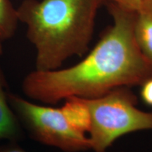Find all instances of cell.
I'll return each mask as SVG.
<instances>
[{"label": "cell", "instance_id": "1", "mask_svg": "<svg viewBox=\"0 0 152 152\" xmlns=\"http://www.w3.org/2000/svg\"><path fill=\"white\" fill-rule=\"evenodd\" d=\"M109 11L113 25L84 59L66 68L28 73L21 85L26 96L55 104L71 96L96 98L152 78V61L139 49L134 35L137 12L113 3Z\"/></svg>", "mask_w": 152, "mask_h": 152}, {"label": "cell", "instance_id": "2", "mask_svg": "<svg viewBox=\"0 0 152 152\" xmlns=\"http://www.w3.org/2000/svg\"><path fill=\"white\" fill-rule=\"evenodd\" d=\"M104 0H23L16 9L19 22L36 49L35 70L60 68L87 52L97 11Z\"/></svg>", "mask_w": 152, "mask_h": 152}, {"label": "cell", "instance_id": "3", "mask_svg": "<svg viewBox=\"0 0 152 152\" xmlns=\"http://www.w3.org/2000/svg\"><path fill=\"white\" fill-rule=\"evenodd\" d=\"M91 115L90 150L106 152L115 140L134 132L152 130V112L137 107L130 87H120L93 99H85Z\"/></svg>", "mask_w": 152, "mask_h": 152}, {"label": "cell", "instance_id": "4", "mask_svg": "<svg viewBox=\"0 0 152 152\" xmlns=\"http://www.w3.org/2000/svg\"><path fill=\"white\" fill-rule=\"evenodd\" d=\"M8 101L18 121L36 141L65 152L90 149L88 136L72 128L61 108L32 103L13 93H8Z\"/></svg>", "mask_w": 152, "mask_h": 152}, {"label": "cell", "instance_id": "5", "mask_svg": "<svg viewBox=\"0 0 152 152\" xmlns=\"http://www.w3.org/2000/svg\"><path fill=\"white\" fill-rule=\"evenodd\" d=\"M7 79L0 67V140L15 142L21 137L20 123L8 101Z\"/></svg>", "mask_w": 152, "mask_h": 152}, {"label": "cell", "instance_id": "6", "mask_svg": "<svg viewBox=\"0 0 152 152\" xmlns=\"http://www.w3.org/2000/svg\"><path fill=\"white\" fill-rule=\"evenodd\" d=\"M61 111L68 123L74 130L85 134L91 126L90 109L85 98L71 96L65 99Z\"/></svg>", "mask_w": 152, "mask_h": 152}, {"label": "cell", "instance_id": "7", "mask_svg": "<svg viewBox=\"0 0 152 152\" xmlns=\"http://www.w3.org/2000/svg\"><path fill=\"white\" fill-rule=\"evenodd\" d=\"M134 35L139 49L152 61V15L144 11L137 12L134 26Z\"/></svg>", "mask_w": 152, "mask_h": 152}, {"label": "cell", "instance_id": "8", "mask_svg": "<svg viewBox=\"0 0 152 152\" xmlns=\"http://www.w3.org/2000/svg\"><path fill=\"white\" fill-rule=\"evenodd\" d=\"M16 9L11 0H0V38L10 39L16 33L18 26Z\"/></svg>", "mask_w": 152, "mask_h": 152}, {"label": "cell", "instance_id": "9", "mask_svg": "<svg viewBox=\"0 0 152 152\" xmlns=\"http://www.w3.org/2000/svg\"><path fill=\"white\" fill-rule=\"evenodd\" d=\"M104 1H109L111 3L115 4L126 10L139 12L141 8L142 0H104Z\"/></svg>", "mask_w": 152, "mask_h": 152}, {"label": "cell", "instance_id": "10", "mask_svg": "<svg viewBox=\"0 0 152 152\" xmlns=\"http://www.w3.org/2000/svg\"><path fill=\"white\" fill-rule=\"evenodd\" d=\"M140 96L147 105L152 106V78L147 80L140 85Z\"/></svg>", "mask_w": 152, "mask_h": 152}, {"label": "cell", "instance_id": "11", "mask_svg": "<svg viewBox=\"0 0 152 152\" xmlns=\"http://www.w3.org/2000/svg\"><path fill=\"white\" fill-rule=\"evenodd\" d=\"M0 152H27L16 144H9L0 147Z\"/></svg>", "mask_w": 152, "mask_h": 152}, {"label": "cell", "instance_id": "12", "mask_svg": "<svg viewBox=\"0 0 152 152\" xmlns=\"http://www.w3.org/2000/svg\"><path fill=\"white\" fill-rule=\"evenodd\" d=\"M140 11H144L152 15V0H142Z\"/></svg>", "mask_w": 152, "mask_h": 152}, {"label": "cell", "instance_id": "13", "mask_svg": "<svg viewBox=\"0 0 152 152\" xmlns=\"http://www.w3.org/2000/svg\"><path fill=\"white\" fill-rule=\"evenodd\" d=\"M3 54V46H2V40L0 38V56Z\"/></svg>", "mask_w": 152, "mask_h": 152}]
</instances>
